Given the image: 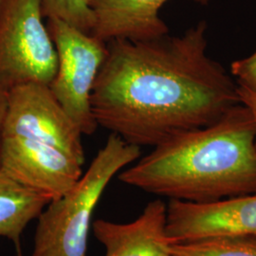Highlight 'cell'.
<instances>
[{
    "label": "cell",
    "instance_id": "6da1fadb",
    "mask_svg": "<svg viewBox=\"0 0 256 256\" xmlns=\"http://www.w3.org/2000/svg\"><path fill=\"white\" fill-rule=\"evenodd\" d=\"M206 32L200 21L180 36L108 42L92 92L98 126L130 144L155 147L239 104L238 82L208 54Z\"/></svg>",
    "mask_w": 256,
    "mask_h": 256
},
{
    "label": "cell",
    "instance_id": "7a4b0ae2",
    "mask_svg": "<svg viewBox=\"0 0 256 256\" xmlns=\"http://www.w3.org/2000/svg\"><path fill=\"white\" fill-rule=\"evenodd\" d=\"M122 183L173 200L207 203L256 192V131L239 104L205 128L154 147L120 172Z\"/></svg>",
    "mask_w": 256,
    "mask_h": 256
},
{
    "label": "cell",
    "instance_id": "3957f363",
    "mask_svg": "<svg viewBox=\"0 0 256 256\" xmlns=\"http://www.w3.org/2000/svg\"><path fill=\"white\" fill-rule=\"evenodd\" d=\"M140 147L110 133L88 171L38 216L30 256H86L92 216L112 178L140 156Z\"/></svg>",
    "mask_w": 256,
    "mask_h": 256
},
{
    "label": "cell",
    "instance_id": "277c9868",
    "mask_svg": "<svg viewBox=\"0 0 256 256\" xmlns=\"http://www.w3.org/2000/svg\"><path fill=\"white\" fill-rule=\"evenodd\" d=\"M42 0H0V90L30 82L50 84L57 54Z\"/></svg>",
    "mask_w": 256,
    "mask_h": 256
},
{
    "label": "cell",
    "instance_id": "5b68a950",
    "mask_svg": "<svg viewBox=\"0 0 256 256\" xmlns=\"http://www.w3.org/2000/svg\"><path fill=\"white\" fill-rule=\"evenodd\" d=\"M46 28L57 54L48 86L82 134L92 135L99 126L92 111V92L106 57V43L56 18H46Z\"/></svg>",
    "mask_w": 256,
    "mask_h": 256
},
{
    "label": "cell",
    "instance_id": "8992f818",
    "mask_svg": "<svg viewBox=\"0 0 256 256\" xmlns=\"http://www.w3.org/2000/svg\"><path fill=\"white\" fill-rule=\"evenodd\" d=\"M2 135H14L55 147L84 165L82 132L50 86L30 82L8 93Z\"/></svg>",
    "mask_w": 256,
    "mask_h": 256
},
{
    "label": "cell",
    "instance_id": "52a82bcc",
    "mask_svg": "<svg viewBox=\"0 0 256 256\" xmlns=\"http://www.w3.org/2000/svg\"><path fill=\"white\" fill-rule=\"evenodd\" d=\"M0 168L50 200L68 192L82 174V164L63 151L14 135L1 136Z\"/></svg>",
    "mask_w": 256,
    "mask_h": 256
},
{
    "label": "cell",
    "instance_id": "ba28073f",
    "mask_svg": "<svg viewBox=\"0 0 256 256\" xmlns=\"http://www.w3.org/2000/svg\"><path fill=\"white\" fill-rule=\"evenodd\" d=\"M166 230L172 244L218 236H256V192L207 203L170 200Z\"/></svg>",
    "mask_w": 256,
    "mask_h": 256
},
{
    "label": "cell",
    "instance_id": "9c48e42d",
    "mask_svg": "<svg viewBox=\"0 0 256 256\" xmlns=\"http://www.w3.org/2000/svg\"><path fill=\"white\" fill-rule=\"evenodd\" d=\"M166 216L167 205L155 200L131 222L98 220L92 224V230L106 248V256H173Z\"/></svg>",
    "mask_w": 256,
    "mask_h": 256
},
{
    "label": "cell",
    "instance_id": "30bf717a",
    "mask_svg": "<svg viewBox=\"0 0 256 256\" xmlns=\"http://www.w3.org/2000/svg\"><path fill=\"white\" fill-rule=\"evenodd\" d=\"M168 0H88L94 36L108 43L112 40L148 41L169 34L160 16ZM207 5L210 0H192Z\"/></svg>",
    "mask_w": 256,
    "mask_h": 256
},
{
    "label": "cell",
    "instance_id": "8fae6325",
    "mask_svg": "<svg viewBox=\"0 0 256 256\" xmlns=\"http://www.w3.org/2000/svg\"><path fill=\"white\" fill-rule=\"evenodd\" d=\"M50 202L0 168V240L6 238L18 243L28 225L38 218Z\"/></svg>",
    "mask_w": 256,
    "mask_h": 256
},
{
    "label": "cell",
    "instance_id": "7c38bea8",
    "mask_svg": "<svg viewBox=\"0 0 256 256\" xmlns=\"http://www.w3.org/2000/svg\"><path fill=\"white\" fill-rule=\"evenodd\" d=\"M173 256H256V236H218L172 244Z\"/></svg>",
    "mask_w": 256,
    "mask_h": 256
},
{
    "label": "cell",
    "instance_id": "4fadbf2b",
    "mask_svg": "<svg viewBox=\"0 0 256 256\" xmlns=\"http://www.w3.org/2000/svg\"><path fill=\"white\" fill-rule=\"evenodd\" d=\"M44 18L64 20L86 34H92L94 18L88 0H42Z\"/></svg>",
    "mask_w": 256,
    "mask_h": 256
},
{
    "label": "cell",
    "instance_id": "5bb4252c",
    "mask_svg": "<svg viewBox=\"0 0 256 256\" xmlns=\"http://www.w3.org/2000/svg\"><path fill=\"white\" fill-rule=\"evenodd\" d=\"M230 74L239 86L256 92V52L230 64Z\"/></svg>",
    "mask_w": 256,
    "mask_h": 256
},
{
    "label": "cell",
    "instance_id": "9a60e30c",
    "mask_svg": "<svg viewBox=\"0 0 256 256\" xmlns=\"http://www.w3.org/2000/svg\"><path fill=\"white\" fill-rule=\"evenodd\" d=\"M238 92L239 96L240 104L247 108L250 111L254 124V131H256V92L245 88L243 86H239L238 84Z\"/></svg>",
    "mask_w": 256,
    "mask_h": 256
},
{
    "label": "cell",
    "instance_id": "2e32d148",
    "mask_svg": "<svg viewBox=\"0 0 256 256\" xmlns=\"http://www.w3.org/2000/svg\"><path fill=\"white\" fill-rule=\"evenodd\" d=\"M7 100H8V93L0 90V144H1L3 122H4L6 108H7Z\"/></svg>",
    "mask_w": 256,
    "mask_h": 256
}]
</instances>
